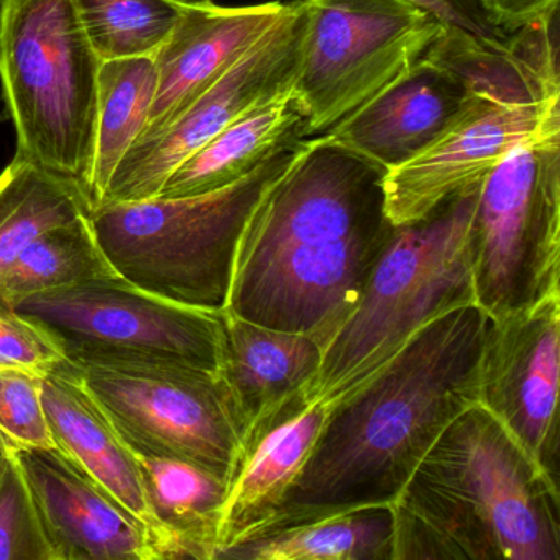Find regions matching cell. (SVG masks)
Listing matches in <instances>:
<instances>
[{
	"instance_id": "obj_1",
	"label": "cell",
	"mask_w": 560,
	"mask_h": 560,
	"mask_svg": "<svg viewBox=\"0 0 560 560\" xmlns=\"http://www.w3.org/2000/svg\"><path fill=\"white\" fill-rule=\"evenodd\" d=\"M385 175L329 137H307L245 224L224 313L306 334L324 350L395 229Z\"/></svg>"
},
{
	"instance_id": "obj_2",
	"label": "cell",
	"mask_w": 560,
	"mask_h": 560,
	"mask_svg": "<svg viewBox=\"0 0 560 560\" xmlns=\"http://www.w3.org/2000/svg\"><path fill=\"white\" fill-rule=\"evenodd\" d=\"M487 320L475 304L438 317L372 378L337 399L268 524L392 506L444 429L480 402Z\"/></svg>"
},
{
	"instance_id": "obj_3",
	"label": "cell",
	"mask_w": 560,
	"mask_h": 560,
	"mask_svg": "<svg viewBox=\"0 0 560 560\" xmlns=\"http://www.w3.org/2000/svg\"><path fill=\"white\" fill-rule=\"evenodd\" d=\"M393 560H560V488L478 402L395 503Z\"/></svg>"
},
{
	"instance_id": "obj_4",
	"label": "cell",
	"mask_w": 560,
	"mask_h": 560,
	"mask_svg": "<svg viewBox=\"0 0 560 560\" xmlns=\"http://www.w3.org/2000/svg\"><path fill=\"white\" fill-rule=\"evenodd\" d=\"M481 182L424 218L395 225L355 307L324 347L313 398L332 406L372 378L422 327L475 304L467 237Z\"/></svg>"
},
{
	"instance_id": "obj_5",
	"label": "cell",
	"mask_w": 560,
	"mask_h": 560,
	"mask_svg": "<svg viewBox=\"0 0 560 560\" xmlns=\"http://www.w3.org/2000/svg\"><path fill=\"white\" fill-rule=\"evenodd\" d=\"M306 139L284 143L219 191L93 206L91 228L114 273L170 303L224 313L245 224Z\"/></svg>"
},
{
	"instance_id": "obj_6",
	"label": "cell",
	"mask_w": 560,
	"mask_h": 560,
	"mask_svg": "<svg viewBox=\"0 0 560 560\" xmlns=\"http://www.w3.org/2000/svg\"><path fill=\"white\" fill-rule=\"evenodd\" d=\"M101 65L73 0H2L0 84L18 155L77 183L88 198Z\"/></svg>"
},
{
	"instance_id": "obj_7",
	"label": "cell",
	"mask_w": 560,
	"mask_h": 560,
	"mask_svg": "<svg viewBox=\"0 0 560 560\" xmlns=\"http://www.w3.org/2000/svg\"><path fill=\"white\" fill-rule=\"evenodd\" d=\"M560 129L557 22L530 28L523 47L483 81L464 113L419 155L383 179L386 214L409 224L480 183L520 143Z\"/></svg>"
},
{
	"instance_id": "obj_8",
	"label": "cell",
	"mask_w": 560,
	"mask_h": 560,
	"mask_svg": "<svg viewBox=\"0 0 560 560\" xmlns=\"http://www.w3.org/2000/svg\"><path fill=\"white\" fill-rule=\"evenodd\" d=\"M467 242L475 306L491 319L560 294V129L485 176Z\"/></svg>"
},
{
	"instance_id": "obj_9",
	"label": "cell",
	"mask_w": 560,
	"mask_h": 560,
	"mask_svg": "<svg viewBox=\"0 0 560 560\" xmlns=\"http://www.w3.org/2000/svg\"><path fill=\"white\" fill-rule=\"evenodd\" d=\"M303 57L293 96L320 136L398 80L444 27L406 0H303Z\"/></svg>"
},
{
	"instance_id": "obj_10",
	"label": "cell",
	"mask_w": 560,
	"mask_h": 560,
	"mask_svg": "<svg viewBox=\"0 0 560 560\" xmlns=\"http://www.w3.org/2000/svg\"><path fill=\"white\" fill-rule=\"evenodd\" d=\"M60 343L71 363H156L221 373L224 313L153 296L101 277L14 304Z\"/></svg>"
},
{
	"instance_id": "obj_11",
	"label": "cell",
	"mask_w": 560,
	"mask_h": 560,
	"mask_svg": "<svg viewBox=\"0 0 560 560\" xmlns=\"http://www.w3.org/2000/svg\"><path fill=\"white\" fill-rule=\"evenodd\" d=\"M137 457L191 462L225 481L245 429L218 373L156 363H71Z\"/></svg>"
},
{
	"instance_id": "obj_12",
	"label": "cell",
	"mask_w": 560,
	"mask_h": 560,
	"mask_svg": "<svg viewBox=\"0 0 560 560\" xmlns=\"http://www.w3.org/2000/svg\"><path fill=\"white\" fill-rule=\"evenodd\" d=\"M521 42L513 51H498L441 35L398 80L320 136L386 172L402 165L464 113L478 86L520 51Z\"/></svg>"
},
{
	"instance_id": "obj_13",
	"label": "cell",
	"mask_w": 560,
	"mask_h": 560,
	"mask_svg": "<svg viewBox=\"0 0 560 560\" xmlns=\"http://www.w3.org/2000/svg\"><path fill=\"white\" fill-rule=\"evenodd\" d=\"M306 12L303 0L229 68L188 109L156 136L139 140L117 165L103 202L156 198L168 176L242 114L293 86L303 57Z\"/></svg>"
},
{
	"instance_id": "obj_14",
	"label": "cell",
	"mask_w": 560,
	"mask_h": 560,
	"mask_svg": "<svg viewBox=\"0 0 560 560\" xmlns=\"http://www.w3.org/2000/svg\"><path fill=\"white\" fill-rule=\"evenodd\" d=\"M560 294L491 319L480 357V405L559 483Z\"/></svg>"
},
{
	"instance_id": "obj_15",
	"label": "cell",
	"mask_w": 560,
	"mask_h": 560,
	"mask_svg": "<svg viewBox=\"0 0 560 560\" xmlns=\"http://www.w3.org/2000/svg\"><path fill=\"white\" fill-rule=\"evenodd\" d=\"M57 560H160L153 530L57 447H11Z\"/></svg>"
},
{
	"instance_id": "obj_16",
	"label": "cell",
	"mask_w": 560,
	"mask_h": 560,
	"mask_svg": "<svg viewBox=\"0 0 560 560\" xmlns=\"http://www.w3.org/2000/svg\"><path fill=\"white\" fill-rule=\"evenodd\" d=\"M290 5L265 2L221 8L209 0H185L175 28L153 57L155 100L139 140L166 129L252 50L290 11Z\"/></svg>"
},
{
	"instance_id": "obj_17",
	"label": "cell",
	"mask_w": 560,
	"mask_h": 560,
	"mask_svg": "<svg viewBox=\"0 0 560 560\" xmlns=\"http://www.w3.org/2000/svg\"><path fill=\"white\" fill-rule=\"evenodd\" d=\"M329 411L327 402L306 389L248 429L228 480L215 559L273 520L306 465Z\"/></svg>"
},
{
	"instance_id": "obj_18",
	"label": "cell",
	"mask_w": 560,
	"mask_h": 560,
	"mask_svg": "<svg viewBox=\"0 0 560 560\" xmlns=\"http://www.w3.org/2000/svg\"><path fill=\"white\" fill-rule=\"evenodd\" d=\"M42 402L55 447L153 530L162 560V540L147 503L139 458L88 392L71 362L42 378Z\"/></svg>"
},
{
	"instance_id": "obj_19",
	"label": "cell",
	"mask_w": 560,
	"mask_h": 560,
	"mask_svg": "<svg viewBox=\"0 0 560 560\" xmlns=\"http://www.w3.org/2000/svg\"><path fill=\"white\" fill-rule=\"evenodd\" d=\"M320 362L323 347L313 337L224 313L219 375L237 406L245 434L288 399L311 389Z\"/></svg>"
},
{
	"instance_id": "obj_20",
	"label": "cell",
	"mask_w": 560,
	"mask_h": 560,
	"mask_svg": "<svg viewBox=\"0 0 560 560\" xmlns=\"http://www.w3.org/2000/svg\"><path fill=\"white\" fill-rule=\"evenodd\" d=\"M293 86L242 114L186 159L156 198H188L228 188L250 175L284 143L306 139Z\"/></svg>"
},
{
	"instance_id": "obj_21",
	"label": "cell",
	"mask_w": 560,
	"mask_h": 560,
	"mask_svg": "<svg viewBox=\"0 0 560 560\" xmlns=\"http://www.w3.org/2000/svg\"><path fill=\"white\" fill-rule=\"evenodd\" d=\"M137 458L162 560H215L228 481L191 462Z\"/></svg>"
},
{
	"instance_id": "obj_22",
	"label": "cell",
	"mask_w": 560,
	"mask_h": 560,
	"mask_svg": "<svg viewBox=\"0 0 560 560\" xmlns=\"http://www.w3.org/2000/svg\"><path fill=\"white\" fill-rule=\"evenodd\" d=\"M392 506L359 508L273 523L242 537L215 560H393Z\"/></svg>"
},
{
	"instance_id": "obj_23",
	"label": "cell",
	"mask_w": 560,
	"mask_h": 560,
	"mask_svg": "<svg viewBox=\"0 0 560 560\" xmlns=\"http://www.w3.org/2000/svg\"><path fill=\"white\" fill-rule=\"evenodd\" d=\"M91 208L77 183L15 155L0 173V280L40 235L86 218Z\"/></svg>"
},
{
	"instance_id": "obj_24",
	"label": "cell",
	"mask_w": 560,
	"mask_h": 560,
	"mask_svg": "<svg viewBox=\"0 0 560 560\" xmlns=\"http://www.w3.org/2000/svg\"><path fill=\"white\" fill-rule=\"evenodd\" d=\"M155 93L152 57L120 58L101 65L91 205H100L117 165L145 130Z\"/></svg>"
},
{
	"instance_id": "obj_25",
	"label": "cell",
	"mask_w": 560,
	"mask_h": 560,
	"mask_svg": "<svg viewBox=\"0 0 560 560\" xmlns=\"http://www.w3.org/2000/svg\"><path fill=\"white\" fill-rule=\"evenodd\" d=\"M114 275L86 215L45 232L22 252L0 280V303L14 306L35 294Z\"/></svg>"
},
{
	"instance_id": "obj_26",
	"label": "cell",
	"mask_w": 560,
	"mask_h": 560,
	"mask_svg": "<svg viewBox=\"0 0 560 560\" xmlns=\"http://www.w3.org/2000/svg\"><path fill=\"white\" fill-rule=\"evenodd\" d=\"M101 61L155 57L182 15L185 0H73Z\"/></svg>"
},
{
	"instance_id": "obj_27",
	"label": "cell",
	"mask_w": 560,
	"mask_h": 560,
	"mask_svg": "<svg viewBox=\"0 0 560 560\" xmlns=\"http://www.w3.org/2000/svg\"><path fill=\"white\" fill-rule=\"evenodd\" d=\"M0 560H57L31 488L12 454L0 478Z\"/></svg>"
},
{
	"instance_id": "obj_28",
	"label": "cell",
	"mask_w": 560,
	"mask_h": 560,
	"mask_svg": "<svg viewBox=\"0 0 560 560\" xmlns=\"http://www.w3.org/2000/svg\"><path fill=\"white\" fill-rule=\"evenodd\" d=\"M0 435L9 447H55L40 376L0 370Z\"/></svg>"
},
{
	"instance_id": "obj_29",
	"label": "cell",
	"mask_w": 560,
	"mask_h": 560,
	"mask_svg": "<svg viewBox=\"0 0 560 560\" xmlns=\"http://www.w3.org/2000/svg\"><path fill=\"white\" fill-rule=\"evenodd\" d=\"M70 362L60 343L35 320L0 303V370L50 375Z\"/></svg>"
},
{
	"instance_id": "obj_30",
	"label": "cell",
	"mask_w": 560,
	"mask_h": 560,
	"mask_svg": "<svg viewBox=\"0 0 560 560\" xmlns=\"http://www.w3.org/2000/svg\"><path fill=\"white\" fill-rule=\"evenodd\" d=\"M409 4L434 15L448 37H468L483 42L501 51L520 44L523 31L508 34L485 14L477 0H406Z\"/></svg>"
},
{
	"instance_id": "obj_31",
	"label": "cell",
	"mask_w": 560,
	"mask_h": 560,
	"mask_svg": "<svg viewBox=\"0 0 560 560\" xmlns=\"http://www.w3.org/2000/svg\"><path fill=\"white\" fill-rule=\"evenodd\" d=\"M493 24L508 34H517L524 28L559 15L560 0H477Z\"/></svg>"
},
{
	"instance_id": "obj_32",
	"label": "cell",
	"mask_w": 560,
	"mask_h": 560,
	"mask_svg": "<svg viewBox=\"0 0 560 560\" xmlns=\"http://www.w3.org/2000/svg\"><path fill=\"white\" fill-rule=\"evenodd\" d=\"M9 462H11V447H9L5 439L0 435V478L4 475L5 467H8Z\"/></svg>"
}]
</instances>
